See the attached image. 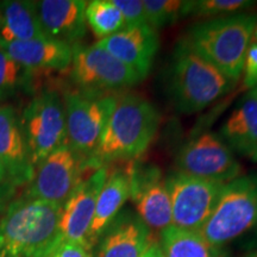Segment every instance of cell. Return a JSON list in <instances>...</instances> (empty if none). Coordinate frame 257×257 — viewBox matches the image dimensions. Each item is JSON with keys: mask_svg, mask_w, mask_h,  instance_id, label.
Segmentation results:
<instances>
[{"mask_svg": "<svg viewBox=\"0 0 257 257\" xmlns=\"http://www.w3.org/2000/svg\"><path fill=\"white\" fill-rule=\"evenodd\" d=\"M62 207L24 195L15 199L0 216V257H50L62 243Z\"/></svg>", "mask_w": 257, "mask_h": 257, "instance_id": "1", "label": "cell"}, {"mask_svg": "<svg viewBox=\"0 0 257 257\" xmlns=\"http://www.w3.org/2000/svg\"><path fill=\"white\" fill-rule=\"evenodd\" d=\"M159 124V112L146 98L134 93L118 96L99 146L89 161L105 167V163L136 159L149 148Z\"/></svg>", "mask_w": 257, "mask_h": 257, "instance_id": "2", "label": "cell"}, {"mask_svg": "<svg viewBox=\"0 0 257 257\" xmlns=\"http://www.w3.org/2000/svg\"><path fill=\"white\" fill-rule=\"evenodd\" d=\"M257 25V15L239 12L200 22L189 29L184 41L198 55L236 83Z\"/></svg>", "mask_w": 257, "mask_h": 257, "instance_id": "3", "label": "cell"}, {"mask_svg": "<svg viewBox=\"0 0 257 257\" xmlns=\"http://www.w3.org/2000/svg\"><path fill=\"white\" fill-rule=\"evenodd\" d=\"M233 86L184 40L176 44L169 66L168 91L178 111L189 114L204 110Z\"/></svg>", "mask_w": 257, "mask_h": 257, "instance_id": "4", "label": "cell"}, {"mask_svg": "<svg viewBox=\"0 0 257 257\" xmlns=\"http://www.w3.org/2000/svg\"><path fill=\"white\" fill-rule=\"evenodd\" d=\"M256 225L257 174H250L223 185L216 207L198 232L212 250H218Z\"/></svg>", "mask_w": 257, "mask_h": 257, "instance_id": "5", "label": "cell"}, {"mask_svg": "<svg viewBox=\"0 0 257 257\" xmlns=\"http://www.w3.org/2000/svg\"><path fill=\"white\" fill-rule=\"evenodd\" d=\"M117 98L108 93L81 89L64 92L67 143L82 159L89 160L95 153Z\"/></svg>", "mask_w": 257, "mask_h": 257, "instance_id": "6", "label": "cell"}, {"mask_svg": "<svg viewBox=\"0 0 257 257\" xmlns=\"http://www.w3.org/2000/svg\"><path fill=\"white\" fill-rule=\"evenodd\" d=\"M29 155L35 168L67 143L63 99L55 91H42L32 98L19 118Z\"/></svg>", "mask_w": 257, "mask_h": 257, "instance_id": "7", "label": "cell"}, {"mask_svg": "<svg viewBox=\"0 0 257 257\" xmlns=\"http://www.w3.org/2000/svg\"><path fill=\"white\" fill-rule=\"evenodd\" d=\"M70 67V79L81 91L106 93L131 87L143 80L134 69L96 44H73Z\"/></svg>", "mask_w": 257, "mask_h": 257, "instance_id": "8", "label": "cell"}, {"mask_svg": "<svg viewBox=\"0 0 257 257\" xmlns=\"http://www.w3.org/2000/svg\"><path fill=\"white\" fill-rule=\"evenodd\" d=\"M87 168L96 169L74 152L68 143L63 144L36 166L24 197L63 206Z\"/></svg>", "mask_w": 257, "mask_h": 257, "instance_id": "9", "label": "cell"}, {"mask_svg": "<svg viewBox=\"0 0 257 257\" xmlns=\"http://www.w3.org/2000/svg\"><path fill=\"white\" fill-rule=\"evenodd\" d=\"M173 225L180 229L198 231L216 207L223 184L194 178L176 172L166 179Z\"/></svg>", "mask_w": 257, "mask_h": 257, "instance_id": "10", "label": "cell"}, {"mask_svg": "<svg viewBox=\"0 0 257 257\" xmlns=\"http://www.w3.org/2000/svg\"><path fill=\"white\" fill-rule=\"evenodd\" d=\"M178 172L194 178L227 184L239 178L242 167L218 135L204 133L188 141L176 157Z\"/></svg>", "mask_w": 257, "mask_h": 257, "instance_id": "11", "label": "cell"}, {"mask_svg": "<svg viewBox=\"0 0 257 257\" xmlns=\"http://www.w3.org/2000/svg\"><path fill=\"white\" fill-rule=\"evenodd\" d=\"M126 173L130 198L144 224L161 231L173 225L172 202L161 170L152 165H133Z\"/></svg>", "mask_w": 257, "mask_h": 257, "instance_id": "12", "label": "cell"}, {"mask_svg": "<svg viewBox=\"0 0 257 257\" xmlns=\"http://www.w3.org/2000/svg\"><path fill=\"white\" fill-rule=\"evenodd\" d=\"M106 167L93 170L87 178L81 179L69 198L64 202L60 220L62 242L78 243L88 250V232L94 216L96 199L107 179Z\"/></svg>", "mask_w": 257, "mask_h": 257, "instance_id": "13", "label": "cell"}, {"mask_svg": "<svg viewBox=\"0 0 257 257\" xmlns=\"http://www.w3.org/2000/svg\"><path fill=\"white\" fill-rule=\"evenodd\" d=\"M95 44L144 79L152 68L160 42L156 30L150 25L142 24L125 28L112 36L102 38Z\"/></svg>", "mask_w": 257, "mask_h": 257, "instance_id": "14", "label": "cell"}, {"mask_svg": "<svg viewBox=\"0 0 257 257\" xmlns=\"http://www.w3.org/2000/svg\"><path fill=\"white\" fill-rule=\"evenodd\" d=\"M86 5L83 0L36 2L44 36L76 44L86 35Z\"/></svg>", "mask_w": 257, "mask_h": 257, "instance_id": "15", "label": "cell"}, {"mask_svg": "<svg viewBox=\"0 0 257 257\" xmlns=\"http://www.w3.org/2000/svg\"><path fill=\"white\" fill-rule=\"evenodd\" d=\"M0 50L5 51L29 72L63 70L68 68L73 60L72 44L48 37L0 43Z\"/></svg>", "mask_w": 257, "mask_h": 257, "instance_id": "16", "label": "cell"}, {"mask_svg": "<svg viewBox=\"0 0 257 257\" xmlns=\"http://www.w3.org/2000/svg\"><path fill=\"white\" fill-rule=\"evenodd\" d=\"M0 160L21 186L29 185L35 175L19 117L11 105H0Z\"/></svg>", "mask_w": 257, "mask_h": 257, "instance_id": "17", "label": "cell"}, {"mask_svg": "<svg viewBox=\"0 0 257 257\" xmlns=\"http://www.w3.org/2000/svg\"><path fill=\"white\" fill-rule=\"evenodd\" d=\"M153 244L149 227L144 221L123 213L104 231L96 257H142Z\"/></svg>", "mask_w": 257, "mask_h": 257, "instance_id": "18", "label": "cell"}, {"mask_svg": "<svg viewBox=\"0 0 257 257\" xmlns=\"http://www.w3.org/2000/svg\"><path fill=\"white\" fill-rule=\"evenodd\" d=\"M226 146L257 162V100L248 93L234 108L220 131Z\"/></svg>", "mask_w": 257, "mask_h": 257, "instance_id": "19", "label": "cell"}, {"mask_svg": "<svg viewBox=\"0 0 257 257\" xmlns=\"http://www.w3.org/2000/svg\"><path fill=\"white\" fill-rule=\"evenodd\" d=\"M130 198V181L126 172L114 170L107 175L98 199L95 211L88 232L89 249L96 243L115 217L119 213L124 202Z\"/></svg>", "mask_w": 257, "mask_h": 257, "instance_id": "20", "label": "cell"}, {"mask_svg": "<svg viewBox=\"0 0 257 257\" xmlns=\"http://www.w3.org/2000/svg\"><path fill=\"white\" fill-rule=\"evenodd\" d=\"M46 37L37 14L36 2L10 0L0 3V43Z\"/></svg>", "mask_w": 257, "mask_h": 257, "instance_id": "21", "label": "cell"}, {"mask_svg": "<svg viewBox=\"0 0 257 257\" xmlns=\"http://www.w3.org/2000/svg\"><path fill=\"white\" fill-rule=\"evenodd\" d=\"M161 251L165 257H212L211 246L197 231L174 225L161 231Z\"/></svg>", "mask_w": 257, "mask_h": 257, "instance_id": "22", "label": "cell"}, {"mask_svg": "<svg viewBox=\"0 0 257 257\" xmlns=\"http://www.w3.org/2000/svg\"><path fill=\"white\" fill-rule=\"evenodd\" d=\"M86 22L100 40L125 29L123 16L113 0H93L86 5Z\"/></svg>", "mask_w": 257, "mask_h": 257, "instance_id": "23", "label": "cell"}, {"mask_svg": "<svg viewBox=\"0 0 257 257\" xmlns=\"http://www.w3.org/2000/svg\"><path fill=\"white\" fill-rule=\"evenodd\" d=\"M193 2L182 0H143L147 23L154 30L174 24L179 19L191 15Z\"/></svg>", "mask_w": 257, "mask_h": 257, "instance_id": "24", "label": "cell"}, {"mask_svg": "<svg viewBox=\"0 0 257 257\" xmlns=\"http://www.w3.org/2000/svg\"><path fill=\"white\" fill-rule=\"evenodd\" d=\"M30 72L0 50V99L15 94L30 83Z\"/></svg>", "mask_w": 257, "mask_h": 257, "instance_id": "25", "label": "cell"}, {"mask_svg": "<svg viewBox=\"0 0 257 257\" xmlns=\"http://www.w3.org/2000/svg\"><path fill=\"white\" fill-rule=\"evenodd\" d=\"M255 4L249 0H198L193 2L192 16H229L239 14Z\"/></svg>", "mask_w": 257, "mask_h": 257, "instance_id": "26", "label": "cell"}, {"mask_svg": "<svg viewBox=\"0 0 257 257\" xmlns=\"http://www.w3.org/2000/svg\"><path fill=\"white\" fill-rule=\"evenodd\" d=\"M113 4L123 16L125 28L148 24L143 2L141 0H113Z\"/></svg>", "mask_w": 257, "mask_h": 257, "instance_id": "27", "label": "cell"}, {"mask_svg": "<svg viewBox=\"0 0 257 257\" xmlns=\"http://www.w3.org/2000/svg\"><path fill=\"white\" fill-rule=\"evenodd\" d=\"M19 185L0 160V216L4 213L8 206L15 200V194Z\"/></svg>", "mask_w": 257, "mask_h": 257, "instance_id": "28", "label": "cell"}, {"mask_svg": "<svg viewBox=\"0 0 257 257\" xmlns=\"http://www.w3.org/2000/svg\"><path fill=\"white\" fill-rule=\"evenodd\" d=\"M244 87L251 89L257 85V43L250 44L244 61Z\"/></svg>", "mask_w": 257, "mask_h": 257, "instance_id": "29", "label": "cell"}, {"mask_svg": "<svg viewBox=\"0 0 257 257\" xmlns=\"http://www.w3.org/2000/svg\"><path fill=\"white\" fill-rule=\"evenodd\" d=\"M50 257H92V253L81 244L62 242L54 250Z\"/></svg>", "mask_w": 257, "mask_h": 257, "instance_id": "30", "label": "cell"}, {"mask_svg": "<svg viewBox=\"0 0 257 257\" xmlns=\"http://www.w3.org/2000/svg\"><path fill=\"white\" fill-rule=\"evenodd\" d=\"M148 253H149V257H165L157 244H153L148 250Z\"/></svg>", "mask_w": 257, "mask_h": 257, "instance_id": "31", "label": "cell"}, {"mask_svg": "<svg viewBox=\"0 0 257 257\" xmlns=\"http://www.w3.org/2000/svg\"><path fill=\"white\" fill-rule=\"evenodd\" d=\"M214 251H216V252L213 253V256H212V257H227V256H226V253H221L220 251H218L217 249L214 250Z\"/></svg>", "mask_w": 257, "mask_h": 257, "instance_id": "32", "label": "cell"}, {"mask_svg": "<svg viewBox=\"0 0 257 257\" xmlns=\"http://www.w3.org/2000/svg\"><path fill=\"white\" fill-rule=\"evenodd\" d=\"M250 93H251V94H252V96H253V98H255L256 99V100H257V85L255 86V87H253V88H251V89H250Z\"/></svg>", "mask_w": 257, "mask_h": 257, "instance_id": "33", "label": "cell"}, {"mask_svg": "<svg viewBox=\"0 0 257 257\" xmlns=\"http://www.w3.org/2000/svg\"><path fill=\"white\" fill-rule=\"evenodd\" d=\"M245 257H257V251H255V252H251V253H249V255H246Z\"/></svg>", "mask_w": 257, "mask_h": 257, "instance_id": "34", "label": "cell"}, {"mask_svg": "<svg viewBox=\"0 0 257 257\" xmlns=\"http://www.w3.org/2000/svg\"><path fill=\"white\" fill-rule=\"evenodd\" d=\"M253 34H255V36H256V40H257V25H256V28H255V31H253Z\"/></svg>", "mask_w": 257, "mask_h": 257, "instance_id": "35", "label": "cell"}]
</instances>
